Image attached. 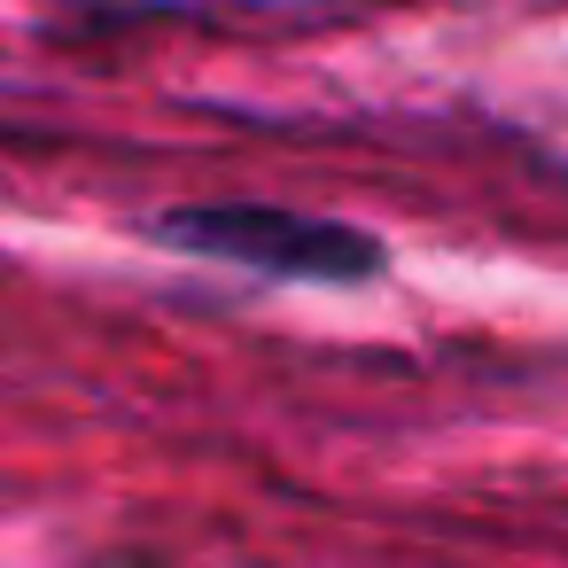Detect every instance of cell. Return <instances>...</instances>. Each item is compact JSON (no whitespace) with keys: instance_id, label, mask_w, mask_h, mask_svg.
<instances>
[{"instance_id":"1","label":"cell","mask_w":568,"mask_h":568,"mask_svg":"<svg viewBox=\"0 0 568 568\" xmlns=\"http://www.w3.org/2000/svg\"><path fill=\"white\" fill-rule=\"evenodd\" d=\"M156 234L172 250L226 257V265H250L265 281H320V288H351V281H374L389 265V250L366 226L312 219L288 203H180L156 219Z\"/></svg>"}]
</instances>
